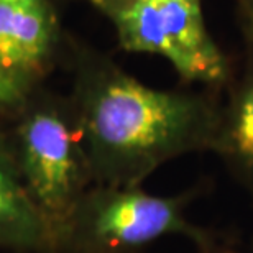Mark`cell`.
Wrapping results in <instances>:
<instances>
[{
	"label": "cell",
	"instance_id": "obj_1",
	"mask_svg": "<svg viewBox=\"0 0 253 253\" xmlns=\"http://www.w3.org/2000/svg\"><path fill=\"white\" fill-rule=\"evenodd\" d=\"M94 184L141 186L179 156L211 151L220 104L209 92L155 89L112 58L76 48L68 95Z\"/></svg>",
	"mask_w": 253,
	"mask_h": 253
},
{
	"label": "cell",
	"instance_id": "obj_2",
	"mask_svg": "<svg viewBox=\"0 0 253 253\" xmlns=\"http://www.w3.org/2000/svg\"><path fill=\"white\" fill-rule=\"evenodd\" d=\"M20 179L44 222L53 253L92 173L69 97L40 87L7 120Z\"/></svg>",
	"mask_w": 253,
	"mask_h": 253
},
{
	"label": "cell",
	"instance_id": "obj_3",
	"mask_svg": "<svg viewBox=\"0 0 253 253\" xmlns=\"http://www.w3.org/2000/svg\"><path fill=\"white\" fill-rule=\"evenodd\" d=\"M197 191L156 196L141 186H90L74 206L58 253H130L169 235H183L204 253L217 250L211 232L188 217Z\"/></svg>",
	"mask_w": 253,
	"mask_h": 253
},
{
	"label": "cell",
	"instance_id": "obj_4",
	"mask_svg": "<svg viewBox=\"0 0 253 253\" xmlns=\"http://www.w3.org/2000/svg\"><path fill=\"white\" fill-rule=\"evenodd\" d=\"M112 25L128 53L166 59L186 84L227 87L234 78L225 53L209 33L202 0H89Z\"/></svg>",
	"mask_w": 253,
	"mask_h": 253
},
{
	"label": "cell",
	"instance_id": "obj_5",
	"mask_svg": "<svg viewBox=\"0 0 253 253\" xmlns=\"http://www.w3.org/2000/svg\"><path fill=\"white\" fill-rule=\"evenodd\" d=\"M61 44L56 7L0 5V85L17 109L43 87Z\"/></svg>",
	"mask_w": 253,
	"mask_h": 253
},
{
	"label": "cell",
	"instance_id": "obj_6",
	"mask_svg": "<svg viewBox=\"0 0 253 253\" xmlns=\"http://www.w3.org/2000/svg\"><path fill=\"white\" fill-rule=\"evenodd\" d=\"M229 95L219 109L211 151L230 176L253 197V59L240 78L229 83Z\"/></svg>",
	"mask_w": 253,
	"mask_h": 253
},
{
	"label": "cell",
	"instance_id": "obj_7",
	"mask_svg": "<svg viewBox=\"0 0 253 253\" xmlns=\"http://www.w3.org/2000/svg\"><path fill=\"white\" fill-rule=\"evenodd\" d=\"M0 250L53 253L44 222L20 179L7 120L0 122Z\"/></svg>",
	"mask_w": 253,
	"mask_h": 253
},
{
	"label": "cell",
	"instance_id": "obj_8",
	"mask_svg": "<svg viewBox=\"0 0 253 253\" xmlns=\"http://www.w3.org/2000/svg\"><path fill=\"white\" fill-rule=\"evenodd\" d=\"M239 13L244 35L250 48V56L253 59V0H239Z\"/></svg>",
	"mask_w": 253,
	"mask_h": 253
},
{
	"label": "cell",
	"instance_id": "obj_9",
	"mask_svg": "<svg viewBox=\"0 0 253 253\" xmlns=\"http://www.w3.org/2000/svg\"><path fill=\"white\" fill-rule=\"evenodd\" d=\"M17 107L12 104V100L7 97V94L3 92L2 85H0V122H5L13 115Z\"/></svg>",
	"mask_w": 253,
	"mask_h": 253
},
{
	"label": "cell",
	"instance_id": "obj_10",
	"mask_svg": "<svg viewBox=\"0 0 253 253\" xmlns=\"http://www.w3.org/2000/svg\"><path fill=\"white\" fill-rule=\"evenodd\" d=\"M0 5H35V7H54L53 0H0Z\"/></svg>",
	"mask_w": 253,
	"mask_h": 253
},
{
	"label": "cell",
	"instance_id": "obj_11",
	"mask_svg": "<svg viewBox=\"0 0 253 253\" xmlns=\"http://www.w3.org/2000/svg\"><path fill=\"white\" fill-rule=\"evenodd\" d=\"M252 253H253V240H252Z\"/></svg>",
	"mask_w": 253,
	"mask_h": 253
}]
</instances>
